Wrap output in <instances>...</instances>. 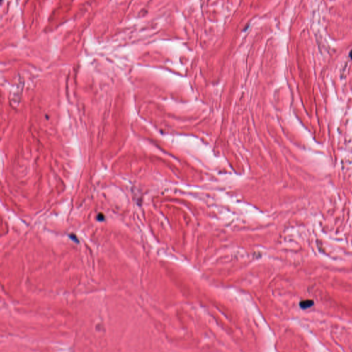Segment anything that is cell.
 <instances>
[{
    "instance_id": "6da1fadb",
    "label": "cell",
    "mask_w": 352,
    "mask_h": 352,
    "mask_svg": "<svg viewBox=\"0 0 352 352\" xmlns=\"http://www.w3.org/2000/svg\"><path fill=\"white\" fill-rule=\"evenodd\" d=\"M313 301H311V300H305V301H303L300 303V306H301V307L303 308V309H306V308L311 307L312 305H313Z\"/></svg>"
},
{
    "instance_id": "7a4b0ae2",
    "label": "cell",
    "mask_w": 352,
    "mask_h": 352,
    "mask_svg": "<svg viewBox=\"0 0 352 352\" xmlns=\"http://www.w3.org/2000/svg\"><path fill=\"white\" fill-rule=\"evenodd\" d=\"M349 55H350V57H351V58L352 59V50H351V52H350V54H349Z\"/></svg>"
}]
</instances>
